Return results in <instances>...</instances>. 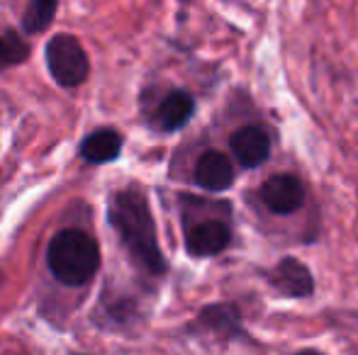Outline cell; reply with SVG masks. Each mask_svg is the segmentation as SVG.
<instances>
[{
  "instance_id": "1",
  "label": "cell",
  "mask_w": 358,
  "mask_h": 355,
  "mask_svg": "<svg viewBox=\"0 0 358 355\" xmlns=\"http://www.w3.org/2000/svg\"><path fill=\"white\" fill-rule=\"evenodd\" d=\"M108 219L120 234V241L127 248L129 258L151 278L166 273V261L156 236V224L151 217L146 195L139 188H124L110 197Z\"/></svg>"
},
{
  "instance_id": "2",
  "label": "cell",
  "mask_w": 358,
  "mask_h": 355,
  "mask_svg": "<svg viewBox=\"0 0 358 355\" xmlns=\"http://www.w3.org/2000/svg\"><path fill=\"white\" fill-rule=\"evenodd\" d=\"M47 261L59 282L85 285L100 268L98 241L80 229H64L49 243Z\"/></svg>"
},
{
  "instance_id": "3",
  "label": "cell",
  "mask_w": 358,
  "mask_h": 355,
  "mask_svg": "<svg viewBox=\"0 0 358 355\" xmlns=\"http://www.w3.org/2000/svg\"><path fill=\"white\" fill-rule=\"evenodd\" d=\"M47 63L54 81L64 88H76L88 78V56L71 34H57L47 44Z\"/></svg>"
},
{
  "instance_id": "4",
  "label": "cell",
  "mask_w": 358,
  "mask_h": 355,
  "mask_svg": "<svg viewBox=\"0 0 358 355\" xmlns=\"http://www.w3.org/2000/svg\"><path fill=\"white\" fill-rule=\"evenodd\" d=\"M266 282L287 299H307L315 294V278L312 270L295 256H285L266 273Z\"/></svg>"
},
{
  "instance_id": "5",
  "label": "cell",
  "mask_w": 358,
  "mask_h": 355,
  "mask_svg": "<svg viewBox=\"0 0 358 355\" xmlns=\"http://www.w3.org/2000/svg\"><path fill=\"white\" fill-rule=\"evenodd\" d=\"M261 202L273 214L285 217V214H292L302 207V202H305V185L292 173L271 176L261 185Z\"/></svg>"
},
{
  "instance_id": "6",
  "label": "cell",
  "mask_w": 358,
  "mask_h": 355,
  "mask_svg": "<svg viewBox=\"0 0 358 355\" xmlns=\"http://www.w3.org/2000/svg\"><path fill=\"white\" fill-rule=\"evenodd\" d=\"M231 243V229L222 219H205L185 229V251L195 258L222 253Z\"/></svg>"
},
{
  "instance_id": "7",
  "label": "cell",
  "mask_w": 358,
  "mask_h": 355,
  "mask_svg": "<svg viewBox=\"0 0 358 355\" xmlns=\"http://www.w3.org/2000/svg\"><path fill=\"white\" fill-rule=\"evenodd\" d=\"M229 146L241 168H259L271 156L268 132L256 127V124H246V127L236 129L229 139Z\"/></svg>"
},
{
  "instance_id": "8",
  "label": "cell",
  "mask_w": 358,
  "mask_h": 355,
  "mask_svg": "<svg viewBox=\"0 0 358 355\" xmlns=\"http://www.w3.org/2000/svg\"><path fill=\"white\" fill-rule=\"evenodd\" d=\"M195 183L210 192H224L234 185V166L220 151H205L195 163Z\"/></svg>"
},
{
  "instance_id": "9",
  "label": "cell",
  "mask_w": 358,
  "mask_h": 355,
  "mask_svg": "<svg viewBox=\"0 0 358 355\" xmlns=\"http://www.w3.org/2000/svg\"><path fill=\"white\" fill-rule=\"evenodd\" d=\"M195 114V98L185 90H171L156 109V127L161 132H178Z\"/></svg>"
},
{
  "instance_id": "10",
  "label": "cell",
  "mask_w": 358,
  "mask_h": 355,
  "mask_svg": "<svg viewBox=\"0 0 358 355\" xmlns=\"http://www.w3.org/2000/svg\"><path fill=\"white\" fill-rule=\"evenodd\" d=\"M120 151H122V137L115 129H98V132L88 134L80 144V156L95 166L115 161Z\"/></svg>"
},
{
  "instance_id": "11",
  "label": "cell",
  "mask_w": 358,
  "mask_h": 355,
  "mask_svg": "<svg viewBox=\"0 0 358 355\" xmlns=\"http://www.w3.org/2000/svg\"><path fill=\"white\" fill-rule=\"evenodd\" d=\"M198 324L220 336H239L241 333V317L234 304H213V307L203 309Z\"/></svg>"
},
{
  "instance_id": "12",
  "label": "cell",
  "mask_w": 358,
  "mask_h": 355,
  "mask_svg": "<svg viewBox=\"0 0 358 355\" xmlns=\"http://www.w3.org/2000/svg\"><path fill=\"white\" fill-rule=\"evenodd\" d=\"M54 15H57V0H32L29 8L22 15V27L24 32L37 34L52 24Z\"/></svg>"
},
{
  "instance_id": "13",
  "label": "cell",
  "mask_w": 358,
  "mask_h": 355,
  "mask_svg": "<svg viewBox=\"0 0 358 355\" xmlns=\"http://www.w3.org/2000/svg\"><path fill=\"white\" fill-rule=\"evenodd\" d=\"M29 56V47L13 29H0V68H10L22 63Z\"/></svg>"
}]
</instances>
